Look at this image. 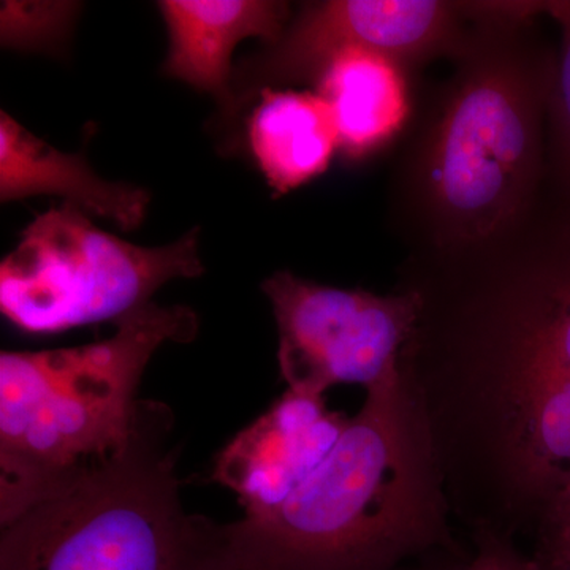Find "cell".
<instances>
[{
  "instance_id": "cell-19",
  "label": "cell",
  "mask_w": 570,
  "mask_h": 570,
  "mask_svg": "<svg viewBox=\"0 0 570 570\" xmlns=\"http://www.w3.org/2000/svg\"><path fill=\"white\" fill-rule=\"evenodd\" d=\"M534 560V558H532ZM540 570H570V557L560 558V560L535 561Z\"/></svg>"
},
{
  "instance_id": "cell-6",
  "label": "cell",
  "mask_w": 570,
  "mask_h": 570,
  "mask_svg": "<svg viewBox=\"0 0 570 570\" xmlns=\"http://www.w3.org/2000/svg\"><path fill=\"white\" fill-rule=\"evenodd\" d=\"M198 228L142 247L104 232L69 204L41 214L0 264V309L29 335L118 322L174 279L204 275Z\"/></svg>"
},
{
  "instance_id": "cell-15",
  "label": "cell",
  "mask_w": 570,
  "mask_h": 570,
  "mask_svg": "<svg viewBox=\"0 0 570 570\" xmlns=\"http://www.w3.org/2000/svg\"><path fill=\"white\" fill-rule=\"evenodd\" d=\"M80 3L75 2H2L3 47L18 50H58L69 40Z\"/></svg>"
},
{
  "instance_id": "cell-18",
  "label": "cell",
  "mask_w": 570,
  "mask_h": 570,
  "mask_svg": "<svg viewBox=\"0 0 570 570\" xmlns=\"http://www.w3.org/2000/svg\"><path fill=\"white\" fill-rule=\"evenodd\" d=\"M448 554L453 553L442 554V557L439 558V560H436V558H428V560L423 561L422 564H420L419 568L415 570H453L456 568V566L460 564V562L456 561L459 560V558H455V560L452 561H448L444 558L448 557Z\"/></svg>"
},
{
  "instance_id": "cell-8",
  "label": "cell",
  "mask_w": 570,
  "mask_h": 570,
  "mask_svg": "<svg viewBox=\"0 0 570 570\" xmlns=\"http://www.w3.org/2000/svg\"><path fill=\"white\" fill-rule=\"evenodd\" d=\"M471 22L469 2L326 0L303 3L279 39L243 59L232 78L230 116L264 91L316 82L337 52H384L409 71L452 58Z\"/></svg>"
},
{
  "instance_id": "cell-17",
  "label": "cell",
  "mask_w": 570,
  "mask_h": 570,
  "mask_svg": "<svg viewBox=\"0 0 570 570\" xmlns=\"http://www.w3.org/2000/svg\"><path fill=\"white\" fill-rule=\"evenodd\" d=\"M535 561L570 557V497L554 504L535 527Z\"/></svg>"
},
{
  "instance_id": "cell-12",
  "label": "cell",
  "mask_w": 570,
  "mask_h": 570,
  "mask_svg": "<svg viewBox=\"0 0 570 570\" xmlns=\"http://www.w3.org/2000/svg\"><path fill=\"white\" fill-rule=\"evenodd\" d=\"M409 75L395 59L366 48H348L326 63L314 85L347 160H365L403 132L412 112Z\"/></svg>"
},
{
  "instance_id": "cell-16",
  "label": "cell",
  "mask_w": 570,
  "mask_h": 570,
  "mask_svg": "<svg viewBox=\"0 0 570 570\" xmlns=\"http://www.w3.org/2000/svg\"><path fill=\"white\" fill-rule=\"evenodd\" d=\"M474 553L453 570H540L532 557L517 549L515 540L489 531L472 532Z\"/></svg>"
},
{
  "instance_id": "cell-4",
  "label": "cell",
  "mask_w": 570,
  "mask_h": 570,
  "mask_svg": "<svg viewBox=\"0 0 570 570\" xmlns=\"http://www.w3.org/2000/svg\"><path fill=\"white\" fill-rule=\"evenodd\" d=\"M190 307L142 306L88 346L0 354V523L119 459L140 417L138 385L157 348L190 343Z\"/></svg>"
},
{
  "instance_id": "cell-3",
  "label": "cell",
  "mask_w": 570,
  "mask_h": 570,
  "mask_svg": "<svg viewBox=\"0 0 570 570\" xmlns=\"http://www.w3.org/2000/svg\"><path fill=\"white\" fill-rule=\"evenodd\" d=\"M450 519L430 434L401 374L367 390L276 508L219 524L220 570H400L459 553Z\"/></svg>"
},
{
  "instance_id": "cell-1",
  "label": "cell",
  "mask_w": 570,
  "mask_h": 570,
  "mask_svg": "<svg viewBox=\"0 0 570 570\" xmlns=\"http://www.w3.org/2000/svg\"><path fill=\"white\" fill-rule=\"evenodd\" d=\"M419 295L401 374L453 515L515 539L570 497V197L543 183L520 223L450 257H407Z\"/></svg>"
},
{
  "instance_id": "cell-9",
  "label": "cell",
  "mask_w": 570,
  "mask_h": 570,
  "mask_svg": "<svg viewBox=\"0 0 570 570\" xmlns=\"http://www.w3.org/2000/svg\"><path fill=\"white\" fill-rule=\"evenodd\" d=\"M347 417L332 411L325 395L287 389L225 445L213 480L234 491L246 515L276 508L335 442Z\"/></svg>"
},
{
  "instance_id": "cell-13",
  "label": "cell",
  "mask_w": 570,
  "mask_h": 570,
  "mask_svg": "<svg viewBox=\"0 0 570 570\" xmlns=\"http://www.w3.org/2000/svg\"><path fill=\"white\" fill-rule=\"evenodd\" d=\"M250 115L249 148L269 187L284 195L325 174L337 151L332 111L317 92L264 91Z\"/></svg>"
},
{
  "instance_id": "cell-11",
  "label": "cell",
  "mask_w": 570,
  "mask_h": 570,
  "mask_svg": "<svg viewBox=\"0 0 570 570\" xmlns=\"http://www.w3.org/2000/svg\"><path fill=\"white\" fill-rule=\"evenodd\" d=\"M56 195L66 204L105 217L122 230L140 227L151 195L134 184L105 181L82 153L59 151L41 140L9 112H0V198L21 200Z\"/></svg>"
},
{
  "instance_id": "cell-10",
  "label": "cell",
  "mask_w": 570,
  "mask_h": 570,
  "mask_svg": "<svg viewBox=\"0 0 570 570\" xmlns=\"http://www.w3.org/2000/svg\"><path fill=\"white\" fill-rule=\"evenodd\" d=\"M167 26L170 50L164 73L216 97L230 116V59L239 41L279 39L291 7L273 0H163L157 3Z\"/></svg>"
},
{
  "instance_id": "cell-5",
  "label": "cell",
  "mask_w": 570,
  "mask_h": 570,
  "mask_svg": "<svg viewBox=\"0 0 570 570\" xmlns=\"http://www.w3.org/2000/svg\"><path fill=\"white\" fill-rule=\"evenodd\" d=\"M171 428L141 401L118 460L2 527L0 570H220L219 524L184 512Z\"/></svg>"
},
{
  "instance_id": "cell-7",
  "label": "cell",
  "mask_w": 570,
  "mask_h": 570,
  "mask_svg": "<svg viewBox=\"0 0 570 570\" xmlns=\"http://www.w3.org/2000/svg\"><path fill=\"white\" fill-rule=\"evenodd\" d=\"M279 332L281 374L288 390L325 395L341 384L367 390L401 379V354L417 325L411 288L377 295L277 272L262 284Z\"/></svg>"
},
{
  "instance_id": "cell-14",
  "label": "cell",
  "mask_w": 570,
  "mask_h": 570,
  "mask_svg": "<svg viewBox=\"0 0 570 570\" xmlns=\"http://www.w3.org/2000/svg\"><path fill=\"white\" fill-rule=\"evenodd\" d=\"M540 14L561 31L547 112V179L570 197V0L540 2Z\"/></svg>"
},
{
  "instance_id": "cell-2",
  "label": "cell",
  "mask_w": 570,
  "mask_h": 570,
  "mask_svg": "<svg viewBox=\"0 0 570 570\" xmlns=\"http://www.w3.org/2000/svg\"><path fill=\"white\" fill-rule=\"evenodd\" d=\"M452 77L397 168L393 225L409 257L489 245L523 219L547 176L557 51L534 2H469Z\"/></svg>"
}]
</instances>
